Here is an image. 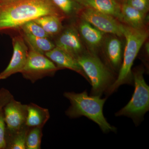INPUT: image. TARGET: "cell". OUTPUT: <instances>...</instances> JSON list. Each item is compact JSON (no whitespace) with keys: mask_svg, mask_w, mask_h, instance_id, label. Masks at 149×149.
I'll use <instances>...</instances> for the list:
<instances>
[{"mask_svg":"<svg viewBox=\"0 0 149 149\" xmlns=\"http://www.w3.org/2000/svg\"><path fill=\"white\" fill-rule=\"evenodd\" d=\"M143 68L132 72L135 90L132 97L125 107L115 113L116 116H125L131 118L138 126L149 110V87L144 77Z\"/></svg>","mask_w":149,"mask_h":149,"instance_id":"5b68a950","label":"cell"},{"mask_svg":"<svg viewBox=\"0 0 149 149\" xmlns=\"http://www.w3.org/2000/svg\"><path fill=\"white\" fill-rule=\"evenodd\" d=\"M58 70L45 54L30 48L26 64L20 73L24 78L34 83L46 76L53 75Z\"/></svg>","mask_w":149,"mask_h":149,"instance_id":"8992f818","label":"cell"},{"mask_svg":"<svg viewBox=\"0 0 149 149\" xmlns=\"http://www.w3.org/2000/svg\"><path fill=\"white\" fill-rule=\"evenodd\" d=\"M42 128H29L26 141V149H40L43 136Z\"/></svg>","mask_w":149,"mask_h":149,"instance_id":"44dd1931","label":"cell"},{"mask_svg":"<svg viewBox=\"0 0 149 149\" xmlns=\"http://www.w3.org/2000/svg\"><path fill=\"white\" fill-rule=\"evenodd\" d=\"M92 86L91 95L102 96L105 94L117 76L97 55L88 51L76 58Z\"/></svg>","mask_w":149,"mask_h":149,"instance_id":"277c9868","label":"cell"},{"mask_svg":"<svg viewBox=\"0 0 149 149\" xmlns=\"http://www.w3.org/2000/svg\"><path fill=\"white\" fill-rule=\"evenodd\" d=\"M82 7L109 15L121 22V4L117 0H77Z\"/></svg>","mask_w":149,"mask_h":149,"instance_id":"5bb4252c","label":"cell"},{"mask_svg":"<svg viewBox=\"0 0 149 149\" xmlns=\"http://www.w3.org/2000/svg\"><path fill=\"white\" fill-rule=\"evenodd\" d=\"M56 65L59 69L67 68L77 72L89 82V80L77 59L65 51L56 47L45 54Z\"/></svg>","mask_w":149,"mask_h":149,"instance_id":"4fadbf2b","label":"cell"},{"mask_svg":"<svg viewBox=\"0 0 149 149\" xmlns=\"http://www.w3.org/2000/svg\"><path fill=\"white\" fill-rule=\"evenodd\" d=\"M77 15L105 34L123 37V24L111 15L85 7L80 10Z\"/></svg>","mask_w":149,"mask_h":149,"instance_id":"52a82bcc","label":"cell"},{"mask_svg":"<svg viewBox=\"0 0 149 149\" xmlns=\"http://www.w3.org/2000/svg\"><path fill=\"white\" fill-rule=\"evenodd\" d=\"M120 38L111 34L106 35L102 47L104 63L115 73L119 72L123 58V45Z\"/></svg>","mask_w":149,"mask_h":149,"instance_id":"9c48e42d","label":"cell"},{"mask_svg":"<svg viewBox=\"0 0 149 149\" xmlns=\"http://www.w3.org/2000/svg\"><path fill=\"white\" fill-rule=\"evenodd\" d=\"M65 17L77 15L82 8L77 0H51Z\"/></svg>","mask_w":149,"mask_h":149,"instance_id":"ffe728a7","label":"cell"},{"mask_svg":"<svg viewBox=\"0 0 149 149\" xmlns=\"http://www.w3.org/2000/svg\"><path fill=\"white\" fill-rule=\"evenodd\" d=\"M145 44V52H146V54L147 56H149V42L147 41V42H145L144 43Z\"/></svg>","mask_w":149,"mask_h":149,"instance_id":"4316f807","label":"cell"},{"mask_svg":"<svg viewBox=\"0 0 149 149\" xmlns=\"http://www.w3.org/2000/svg\"><path fill=\"white\" fill-rule=\"evenodd\" d=\"M63 96L70 103L65 112L70 118L85 116L97 123L104 133L116 132V128L109 123L104 115L103 107L107 97L101 98V96L89 95L86 91L80 93L65 92Z\"/></svg>","mask_w":149,"mask_h":149,"instance_id":"7a4b0ae2","label":"cell"},{"mask_svg":"<svg viewBox=\"0 0 149 149\" xmlns=\"http://www.w3.org/2000/svg\"><path fill=\"white\" fill-rule=\"evenodd\" d=\"M24 39L28 43L30 48L43 54L56 47L55 45L48 38L36 37L24 33Z\"/></svg>","mask_w":149,"mask_h":149,"instance_id":"d6986e66","label":"cell"},{"mask_svg":"<svg viewBox=\"0 0 149 149\" xmlns=\"http://www.w3.org/2000/svg\"><path fill=\"white\" fill-rule=\"evenodd\" d=\"M19 0H0V5L7 4L17 1Z\"/></svg>","mask_w":149,"mask_h":149,"instance_id":"484cf974","label":"cell"},{"mask_svg":"<svg viewBox=\"0 0 149 149\" xmlns=\"http://www.w3.org/2000/svg\"><path fill=\"white\" fill-rule=\"evenodd\" d=\"M20 28L22 29L24 33L29 34L35 37L48 38L50 37L42 27L34 20L26 22Z\"/></svg>","mask_w":149,"mask_h":149,"instance_id":"7402d4cb","label":"cell"},{"mask_svg":"<svg viewBox=\"0 0 149 149\" xmlns=\"http://www.w3.org/2000/svg\"><path fill=\"white\" fill-rule=\"evenodd\" d=\"M123 35L125 45L122 64L116 80L105 94L107 97L117 91L121 85H133L132 66L141 48L148 39V29H135L123 24Z\"/></svg>","mask_w":149,"mask_h":149,"instance_id":"3957f363","label":"cell"},{"mask_svg":"<svg viewBox=\"0 0 149 149\" xmlns=\"http://www.w3.org/2000/svg\"><path fill=\"white\" fill-rule=\"evenodd\" d=\"M27 107L26 125L29 128H43L50 117L49 110L33 103L27 104Z\"/></svg>","mask_w":149,"mask_h":149,"instance_id":"2e32d148","label":"cell"},{"mask_svg":"<svg viewBox=\"0 0 149 149\" xmlns=\"http://www.w3.org/2000/svg\"><path fill=\"white\" fill-rule=\"evenodd\" d=\"M148 14L133 8L127 4H121V22L137 29L148 28Z\"/></svg>","mask_w":149,"mask_h":149,"instance_id":"9a60e30c","label":"cell"},{"mask_svg":"<svg viewBox=\"0 0 149 149\" xmlns=\"http://www.w3.org/2000/svg\"><path fill=\"white\" fill-rule=\"evenodd\" d=\"M127 4L143 13L148 14L149 10V0H127Z\"/></svg>","mask_w":149,"mask_h":149,"instance_id":"603a6c76","label":"cell"},{"mask_svg":"<svg viewBox=\"0 0 149 149\" xmlns=\"http://www.w3.org/2000/svg\"><path fill=\"white\" fill-rule=\"evenodd\" d=\"M13 52L8 65L0 73V80H5L13 74L21 72L28 56V48L22 37L18 36L13 38Z\"/></svg>","mask_w":149,"mask_h":149,"instance_id":"30bf717a","label":"cell"},{"mask_svg":"<svg viewBox=\"0 0 149 149\" xmlns=\"http://www.w3.org/2000/svg\"><path fill=\"white\" fill-rule=\"evenodd\" d=\"M3 109L6 125V134L14 133L26 125L27 104H22L14 98Z\"/></svg>","mask_w":149,"mask_h":149,"instance_id":"ba28073f","label":"cell"},{"mask_svg":"<svg viewBox=\"0 0 149 149\" xmlns=\"http://www.w3.org/2000/svg\"><path fill=\"white\" fill-rule=\"evenodd\" d=\"M63 17L56 15H45L34 20L41 26L50 37L60 33L63 27L61 21Z\"/></svg>","mask_w":149,"mask_h":149,"instance_id":"e0dca14e","label":"cell"},{"mask_svg":"<svg viewBox=\"0 0 149 149\" xmlns=\"http://www.w3.org/2000/svg\"><path fill=\"white\" fill-rule=\"evenodd\" d=\"M48 15L65 17L51 0H19L0 5V30L20 28L28 22Z\"/></svg>","mask_w":149,"mask_h":149,"instance_id":"6da1fadb","label":"cell"},{"mask_svg":"<svg viewBox=\"0 0 149 149\" xmlns=\"http://www.w3.org/2000/svg\"><path fill=\"white\" fill-rule=\"evenodd\" d=\"M29 129L25 125L14 133L6 134V149H26V137Z\"/></svg>","mask_w":149,"mask_h":149,"instance_id":"ac0fdd59","label":"cell"},{"mask_svg":"<svg viewBox=\"0 0 149 149\" xmlns=\"http://www.w3.org/2000/svg\"><path fill=\"white\" fill-rule=\"evenodd\" d=\"M13 98V96L8 90L4 88L0 89V110L3 109L4 107Z\"/></svg>","mask_w":149,"mask_h":149,"instance_id":"d4e9b609","label":"cell"},{"mask_svg":"<svg viewBox=\"0 0 149 149\" xmlns=\"http://www.w3.org/2000/svg\"><path fill=\"white\" fill-rule=\"evenodd\" d=\"M117 1L118 2L120 3V4H122L123 3H125L127 0H117Z\"/></svg>","mask_w":149,"mask_h":149,"instance_id":"83f0119b","label":"cell"},{"mask_svg":"<svg viewBox=\"0 0 149 149\" xmlns=\"http://www.w3.org/2000/svg\"><path fill=\"white\" fill-rule=\"evenodd\" d=\"M77 21L75 27L88 52L97 55L101 49L106 34L88 22L79 18Z\"/></svg>","mask_w":149,"mask_h":149,"instance_id":"7c38bea8","label":"cell"},{"mask_svg":"<svg viewBox=\"0 0 149 149\" xmlns=\"http://www.w3.org/2000/svg\"><path fill=\"white\" fill-rule=\"evenodd\" d=\"M3 109L0 110V149H6V125Z\"/></svg>","mask_w":149,"mask_h":149,"instance_id":"cb8c5ba5","label":"cell"},{"mask_svg":"<svg viewBox=\"0 0 149 149\" xmlns=\"http://www.w3.org/2000/svg\"><path fill=\"white\" fill-rule=\"evenodd\" d=\"M55 45L75 58L88 51L85 49V45L74 25L65 29L58 37Z\"/></svg>","mask_w":149,"mask_h":149,"instance_id":"8fae6325","label":"cell"}]
</instances>
